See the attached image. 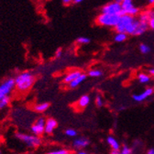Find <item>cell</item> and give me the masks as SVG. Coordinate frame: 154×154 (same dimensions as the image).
<instances>
[{
    "label": "cell",
    "instance_id": "obj_17",
    "mask_svg": "<svg viewBox=\"0 0 154 154\" xmlns=\"http://www.w3.org/2000/svg\"><path fill=\"white\" fill-rule=\"evenodd\" d=\"M106 142L109 145V147L112 149V150H119L120 148H121L119 141L116 139L114 136H111V135L106 138Z\"/></svg>",
    "mask_w": 154,
    "mask_h": 154
},
{
    "label": "cell",
    "instance_id": "obj_35",
    "mask_svg": "<svg viewBox=\"0 0 154 154\" xmlns=\"http://www.w3.org/2000/svg\"><path fill=\"white\" fill-rule=\"evenodd\" d=\"M85 0H74V4H81L82 2H84Z\"/></svg>",
    "mask_w": 154,
    "mask_h": 154
},
{
    "label": "cell",
    "instance_id": "obj_33",
    "mask_svg": "<svg viewBox=\"0 0 154 154\" xmlns=\"http://www.w3.org/2000/svg\"><path fill=\"white\" fill-rule=\"evenodd\" d=\"M146 154H154V148H150L147 150Z\"/></svg>",
    "mask_w": 154,
    "mask_h": 154
},
{
    "label": "cell",
    "instance_id": "obj_27",
    "mask_svg": "<svg viewBox=\"0 0 154 154\" xmlns=\"http://www.w3.org/2000/svg\"><path fill=\"white\" fill-rule=\"evenodd\" d=\"M94 103H95V106L97 107H102L104 106V99L101 95H96L95 97V100H94Z\"/></svg>",
    "mask_w": 154,
    "mask_h": 154
},
{
    "label": "cell",
    "instance_id": "obj_3",
    "mask_svg": "<svg viewBox=\"0 0 154 154\" xmlns=\"http://www.w3.org/2000/svg\"><path fill=\"white\" fill-rule=\"evenodd\" d=\"M16 137L18 140L23 142L29 148L36 149L38 147H40L42 144V140L40 136H37V135H34V134L29 135V134H24V133H17Z\"/></svg>",
    "mask_w": 154,
    "mask_h": 154
},
{
    "label": "cell",
    "instance_id": "obj_2",
    "mask_svg": "<svg viewBox=\"0 0 154 154\" xmlns=\"http://www.w3.org/2000/svg\"><path fill=\"white\" fill-rule=\"evenodd\" d=\"M119 18V15H110L106 13H100L95 18L97 25L106 28H115Z\"/></svg>",
    "mask_w": 154,
    "mask_h": 154
},
{
    "label": "cell",
    "instance_id": "obj_5",
    "mask_svg": "<svg viewBox=\"0 0 154 154\" xmlns=\"http://www.w3.org/2000/svg\"><path fill=\"white\" fill-rule=\"evenodd\" d=\"M135 19H136V17L129 16L127 14H122L119 16V21L114 29L117 32H126L127 33L128 30L129 29L130 26L135 21Z\"/></svg>",
    "mask_w": 154,
    "mask_h": 154
},
{
    "label": "cell",
    "instance_id": "obj_8",
    "mask_svg": "<svg viewBox=\"0 0 154 154\" xmlns=\"http://www.w3.org/2000/svg\"><path fill=\"white\" fill-rule=\"evenodd\" d=\"M101 13L110 14V15H122V8L121 4L116 2L115 0L105 6L101 8Z\"/></svg>",
    "mask_w": 154,
    "mask_h": 154
},
{
    "label": "cell",
    "instance_id": "obj_22",
    "mask_svg": "<svg viewBox=\"0 0 154 154\" xmlns=\"http://www.w3.org/2000/svg\"><path fill=\"white\" fill-rule=\"evenodd\" d=\"M76 43L79 44V45H85V44H88L90 43V38H87V37H78L76 40Z\"/></svg>",
    "mask_w": 154,
    "mask_h": 154
},
{
    "label": "cell",
    "instance_id": "obj_25",
    "mask_svg": "<svg viewBox=\"0 0 154 154\" xmlns=\"http://www.w3.org/2000/svg\"><path fill=\"white\" fill-rule=\"evenodd\" d=\"M47 154H71V151L66 149H55L48 152Z\"/></svg>",
    "mask_w": 154,
    "mask_h": 154
},
{
    "label": "cell",
    "instance_id": "obj_18",
    "mask_svg": "<svg viewBox=\"0 0 154 154\" xmlns=\"http://www.w3.org/2000/svg\"><path fill=\"white\" fill-rule=\"evenodd\" d=\"M49 107H50V104L47 102H43V103H38V104L35 105L33 109L37 113H44L45 111H47L49 109Z\"/></svg>",
    "mask_w": 154,
    "mask_h": 154
},
{
    "label": "cell",
    "instance_id": "obj_15",
    "mask_svg": "<svg viewBox=\"0 0 154 154\" xmlns=\"http://www.w3.org/2000/svg\"><path fill=\"white\" fill-rule=\"evenodd\" d=\"M90 102H91L90 96L88 94H84L78 99V101H77L76 107L78 108V109H84V108H85L86 106H89Z\"/></svg>",
    "mask_w": 154,
    "mask_h": 154
},
{
    "label": "cell",
    "instance_id": "obj_31",
    "mask_svg": "<svg viewBox=\"0 0 154 154\" xmlns=\"http://www.w3.org/2000/svg\"><path fill=\"white\" fill-rule=\"evenodd\" d=\"M64 5H70L74 2V0H62Z\"/></svg>",
    "mask_w": 154,
    "mask_h": 154
},
{
    "label": "cell",
    "instance_id": "obj_30",
    "mask_svg": "<svg viewBox=\"0 0 154 154\" xmlns=\"http://www.w3.org/2000/svg\"><path fill=\"white\" fill-rule=\"evenodd\" d=\"M148 73L151 76V77H154V67H151L148 70Z\"/></svg>",
    "mask_w": 154,
    "mask_h": 154
},
{
    "label": "cell",
    "instance_id": "obj_14",
    "mask_svg": "<svg viewBox=\"0 0 154 154\" xmlns=\"http://www.w3.org/2000/svg\"><path fill=\"white\" fill-rule=\"evenodd\" d=\"M57 127H58V122L56 119H54L52 118L47 119L46 123H45V133L51 134Z\"/></svg>",
    "mask_w": 154,
    "mask_h": 154
},
{
    "label": "cell",
    "instance_id": "obj_9",
    "mask_svg": "<svg viewBox=\"0 0 154 154\" xmlns=\"http://www.w3.org/2000/svg\"><path fill=\"white\" fill-rule=\"evenodd\" d=\"M45 123H46L45 118L43 117L38 118L30 128L31 132L34 135H37V136H42L45 132Z\"/></svg>",
    "mask_w": 154,
    "mask_h": 154
},
{
    "label": "cell",
    "instance_id": "obj_6",
    "mask_svg": "<svg viewBox=\"0 0 154 154\" xmlns=\"http://www.w3.org/2000/svg\"><path fill=\"white\" fill-rule=\"evenodd\" d=\"M15 90V78H9L4 80L0 84V99L6 96H10L11 93Z\"/></svg>",
    "mask_w": 154,
    "mask_h": 154
},
{
    "label": "cell",
    "instance_id": "obj_7",
    "mask_svg": "<svg viewBox=\"0 0 154 154\" xmlns=\"http://www.w3.org/2000/svg\"><path fill=\"white\" fill-rule=\"evenodd\" d=\"M122 14H127L133 17H138L140 12V8L134 3V0H123L121 2Z\"/></svg>",
    "mask_w": 154,
    "mask_h": 154
},
{
    "label": "cell",
    "instance_id": "obj_4",
    "mask_svg": "<svg viewBox=\"0 0 154 154\" xmlns=\"http://www.w3.org/2000/svg\"><path fill=\"white\" fill-rule=\"evenodd\" d=\"M149 29V24L146 21L140 20L138 17H136L135 21L133 22V24L130 26L129 29L128 30L127 34L129 36H141L144 33L147 32V30Z\"/></svg>",
    "mask_w": 154,
    "mask_h": 154
},
{
    "label": "cell",
    "instance_id": "obj_16",
    "mask_svg": "<svg viewBox=\"0 0 154 154\" xmlns=\"http://www.w3.org/2000/svg\"><path fill=\"white\" fill-rule=\"evenodd\" d=\"M151 78L152 77L148 73V72H140L137 74V79H138V82L141 85H148L150 83L151 81Z\"/></svg>",
    "mask_w": 154,
    "mask_h": 154
},
{
    "label": "cell",
    "instance_id": "obj_38",
    "mask_svg": "<svg viewBox=\"0 0 154 154\" xmlns=\"http://www.w3.org/2000/svg\"><path fill=\"white\" fill-rule=\"evenodd\" d=\"M1 153H2V152H1V149H0V154H1Z\"/></svg>",
    "mask_w": 154,
    "mask_h": 154
},
{
    "label": "cell",
    "instance_id": "obj_11",
    "mask_svg": "<svg viewBox=\"0 0 154 154\" xmlns=\"http://www.w3.org/2000/svg\"><path fill=\"white\" fill-rule=\"evenodd\" d=\"M89 144H90V141L87 138L80 137V138H76L72 141V148L77 150H81V149L86 148Z\"/></svg>",
    "mask_w": 154,
    "mask_h": 154
},
{
    "label": "cell",
    "instance_id": "obj_29",
    "mask_svg": "<svg viewBox=\"0 0 154 154\" xmlns=\"http://www.w3.org/2000/svg\"><path fill=\"white\" fill-rule=\"evenodd\" d=\"M62 55H63V51L61 49L56 50V51H55V57L56 58H61Z\"/></svg>",
    "mask_w": 154,
    "mask_h": 154
},
{
    "label": "cell",
    "instance_id": "obj_24",
    "mask_svg": "<svg viewBox=\"0 0 154 154\" xmlns=\"http://www.w3.org/2000/svg\"><path fill=\"white\" fill-rule=\"evenodd\" d=\"M139 49H140V51L142 54H148V53H149L150 51H151L149 45L145 44V43H141V44L140 45V48H139Z\"/></svg>",
    "mask_w": 154,
    "mask_h": 154
},
{
    "label": "cell",
    "instance_id": "obj_36",
    "mask_svg": "<svg viewBox=\"0 0 154 154\" xmlns=\"http://www.w3.org/2000/svg\"><path fill=\"white\" fill-rule=\"evenodd\" d=\"M110 154H119V150H112L110 152Z\"/></svg>",
    "mask_w": 154,
    "mask_h": 154
},
{
    "label": "cell",
    "instance_id": "obj_12",
    "mask_svg": "<svg viewBox=\"0 0 154 154\" xmlns=\"http://www.w3.org/2000/svg\"><path fill=\"white\" fill-rule=\"evenodd\" d=\"M86 78H87V74L82 72L78 77H76V78H75L74 80H72V81L71 83H69L67 85H68V87H69L70 89H75V88L78 87L79 85H81L86 80Z\"/></svg>",
    "mask_w": 154,
    "mask_h": 154
},
{
    "label": "cell",
    "instance_id": "obj_23",
    "mask_svg": "<svg viewBox=\"0 0 154 154\" xmlns=\"http://www.w3.org/2000/svg\"><path fill=\"white\" fill-rule=\"evenodd\" d=\"M119 151V154H133V149L128 145H124L123 147H121Z\"/></svg>",
    "mask_w": 154,
    "mask_h": 154
},
{
    "label": "cell",
    "instance_id": "obj_28",
    "mask_svg": "<svg viewBox=\"0 0 154 154\" xmlns=\"http://www.w3.org/2000/svg\"><path fill=\"white\" fill-rule=\"evenodd\" d=\"M148 24H149V29H150L151 30L154 31V17L149 19Z\"/></svg>",
    "mask_w": 154,
    "mask_h": 154
},
{
    "label": "cell",
    "instance_id": "obj_32",
    "mask_svg": "<svg viewBox=\"0 0 154 154\" xmlns=\"http://www.w3.org/2000/svg\"><path fill=\"white\" fill-rule=\"evenodd\" d=\"M146 1H147V4L149 7H150V8L154 7V0H146Z\"/></svg>",
    "mask_w": 154,
    "mask_h": 154
},
{
    "label": "cell",
    "instance_id": "obj_19",
    "mask_svg": "<svg viewBox=\"0 0 154 154\" xmlns=\"http://www.w3.org/2000/svg\"><path fill=\"white\" fill-rule=\"evenodd\" d=\"M128 35L126 32H116V34L114 36V41L118 43L124 42L128 38Z\"/></svg>",
    "mask_w": 154,
    "mask_h": 154
},
{
    "label": "cell",
    "instance_id": "obj_20",
    "mask_svg": "<svg viewBox=\"0 0 154 154\" xmlns=\"http://www.w3.org/2000/svg\"><path fill=\"white\" fill-rule=\"evenodd\" d=\"M87 75L89 77H92V78H98V77H101L103 75V72L99 69H92L88 72Z\"/></svg>",
    "mask_w": 154,
    "mask_h": 154
},
{
    "label": "cell",
    "instance_id": "obj_13",
    "mask_svg": "<svg viewBox=\"0 0 154 154\" xmlns=\"http://www.w3.org/2000/svg\"><path fill=\"white\" fill-rule=\"evenodd\" d=\"M82 73V72L80 70H72L70 72H68L64 76H63V82L66 85H68L69 83H71L72 80H74L76 77H78L80 74Z\"/></svg>",
    "mask_w": 154,
    "mask_h": 154
},
{
    "label": "cell",
    "instance_id": "obj_34",
    "mask_svg": "<svg viewBox=\"0 0 154 154\" xmlns=\"http://www.w3.org/2000/svg\"><path fill=\"white\" fill-rule=\"evenodd\" d=\"M77 154H89V153L85 151V150H83V149H81V150H78V153H77Z\"/></svg>",
    "mask_w": 154,
    "mask_h": 154
},
{
    "label": "cell",
    "instance_id": "obj_10",
    "mask_svg": "<svg viewBox=\"0 0 154 154\" xmlns=\"http://www.w3.org/2000/svg\"><path fill=\"white\" fill-rule=\"evenodd\" d=\"M153 94H154V88L153 87H147L145 90H143L142 92H140L139 94H134L132 95V98L135 102L141 103V102H144L147 99H149L150 96H152Z\"/></svg>",
    "mask_w": 154,
    "mask_h": 154
},
{
    "label": "cell",
    "instance_id": "obj_26",
    "mask_svg": "<svg viewBox=\"0 0 154 154\" xmlns=\"http://www.w3.org/2000/svg\"><path fill=\"white\" fill-rule=\"evenodd\" d=\"M64 134L69 138H75L77 136V131L73 128H67L65 130Z\"/></svg>",
    "mask_w": 154,
    "mask_h": 154
},
{
    "label": "cell",
    "instance_id": "obj_21",
    "mask_svg": "<svg viewBox=\"0 0 154 154\" xmlns=\"http://www.w3.org/2000/svg\"><path fill=\"white\" fill-rule=\"evenodd\" d=\"M10 96H6L4 98H1L0 99V110H2L6 107L8 106V105L10 104Z\"/></svg>",
    "mask_w": 154,
    "mask_h": 154
},
{
    "label": "cell",
    "instance_id": "obj_37",
    "mask_svg": "<svg viewBox=\"0 0 154 154\" xmlns=\"http://www.w3.org/2000/svg\"><path fill=\"white\" fill-rule=\"evenodd\" d=\"M116 2H118V3H119V4H121V2L123 1V0H115Z\"/></svg>",
    "mask_w": 154,
    "mask_h": 154
},
{
    "label": "cell",
    "instance_id": "obj_1",
    "mask_svg": "<svg viewBox=\"0 0 154 154\" xmlns=\"http://www.w3.org/2000/svg\"><path fill=\"white\" fill-rule=\"evenodd\" d=\"M36 76L31 71H24L19 72L15 77V89L19 94H26L34 85Z\"/></svg>",
    "mask_w": 154,
    "mask_h": 154
}]
</instances>
